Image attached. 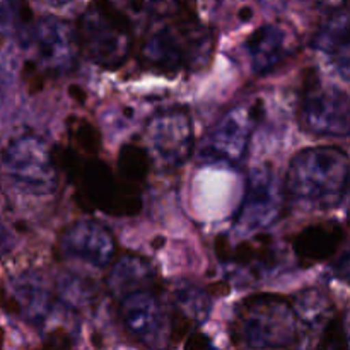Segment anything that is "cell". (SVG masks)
Listing matches in <instances>:
<instances>
[{
	"label": "cell",
	"instance_id": "cell-1",
	"mask_svg": "<svg viewBox=\"0 0 350 350\" xmlns=\"http://www.w3.org/2000/svg\"><path fill=\"white\" fill-rule=\"evenodd\" d=\"M212 29L187 10L178 16L157 19L139 46V60L147 70L173 75L204 68L214 53Z\"/></svg>",
	"mask_w": 350,
	"mask_h": 350
},
{
	"label": "cell",
	"instance_id": "cell-2",
	"mask_svg": "<svg viewBox=\"0 0 350 350\" xmlns=\"http://www.w3.org/2000/svg\"><path fill=\"white\" fill-rule=\"evenodd\" d=\"M350 159L337 147H308L291 159L284 188L287 202L304 211H330L347 195Z\"/></svg>",
	"mask_w": 350,
	"mask_h": 350
},
{
	"label": "cell",
	"instance_id": "cell-3",
	"mask_svg": "<svg viewBox=\"0 0 350 350\" xmlns=\"http://www.w3.org/2000/svg\"><path fill=\"white\" fill-rule=\"evenodd\" d=\"M58 150V166L77 187L82 205L116 217L139 214L142 208L140 188L125 183L96 156H84L74 147Z\"/></svg>",
	"mask_w": 350,
	"mask_h": 350
},
{
	"label": "cell",
	"instance_id": "cell-4",
	"mask_svg": "<svg viewBox=\"0 0 350 350\" xmlns=\"http://www.w3.org/2000/svg\"><path fill=\"white\" fill-rule=\"evenodd\" d=\"M231 340L241 349H287L299 344L293 303L280 294H256L238 303Z\"/></svg>",
	"mask_w": 350,
	"mask_h": 350
},
{
	"label": "cell",
	"instance_id": "cell-5",
	"mask_svg": "<svg viewBox=\"0 0 350 350\" xmlns=\"http://www.w3.org/2000/svg\"><path fill=\"white\" fill-rule=\"evenodd\" d=\"M77 34L81 51L103 68L116 70L132 55V24L109 0H96L81 14Z\"/></svg>",
	"mask_w": 350,
	"mask_h": 350
},
{
	"label": "cell",
	"instance_id": "cell-6",
	"mask_svg": "<svg viewBox=\"0 0 350 350\" xmlns=\"http://www.w3.org/2000/svg\"><path fill=\"white\" fill-rule=\"evenodd\" d=\"M2 167L7 178L27 195L44 197L58 187L57 152L33 133L16 137L7 144L2 152Z\"/></svg>",
	"mask_w": 350,
	"mask_h": 350
},
{
	"label": "cell",
	"instance_id": "cell-7",
	"mask_svg": "<svg viewBox=\"0 0 350 350\" xmlns=\"http://www.w3.org/2000/svg\"><path fill=\"white\" fill-rule=\"evenodd\" d=\"M301 129L317 137L342 139L350 135V96L335 85L323 84L317 72L304 77L299 98Z\"/></svg>",
	"mask_w": 350,
	"mask_h": 350
},
{
	"label": "cell",
	"instance_id": "cell-8",
	"mask_svg": "<svg viewBox=\"0 0 350 350\" xmlns=\"http://www.w3.org/2000/svg\"><path fill=\"white\" fill-rule=\"evenodd\" d=\"M126 334L144 347L161 349L171 344V311L159 294V286L135 291L116 299Z\"/></svg>",
	"mask_w": 350,
	"mask_h": 350
},
{
	"label": "cell",
	"instance_id": "cell-9",
	"mask_svg": "<svg viewBox=\"0 0 350 350\" xmlns=\"http://www.w3.org/2000/svg\"><path fill=\"white\" fill-rule=\"evenodd\" d=\"M146 144L157 170L183 166L195 149L193 123L187 109L171 108L154 115L146 125Z\"/></svg>",
	"mask_w": 350,
	"mask_h": 350
},
{
	"label": "cell",
	"instance_id": "cell-10",
	"mask_svg": "<svg viewBox=\"0 0 350 350\" xmlns=\"http://www.w3.org/2000/svg\"><path fill=\"white\" fill-rule=\"evenodd\" d=\"M260 105H239L229 109L202 140L198 157L204 163L239 164L248 152L253 130L258 123Z\"/></svg>",
	"mask_w": 350,
	"mask_h": 350
},
{
	"label": "cell",
	"instance_id": "cell-11",
	"mask_svg": "<svg viewBox=\"0 0 350 350\" xmlns=\"http://www.w3.org/2000/svg\"><path fill=\"white\" fill-rule=\"evenodd\" d=\"M286 200V188L272 167H255L246 180L245 197L234 219L236 229L256 232L270 228L282 217Z\"/></svg>",
	"mask_w": 350,
	"mask_h": 350
},
{
	"label": "cell",
	"instance_id": "cell-12",
	"mask_svg": "<svg viewBox=\"0 0 350 350\" xmlns=\"http://www.w3.org/2000/svg\"><path fill=\"white\" fill-rule=\"evenodd\" d=\"M31 48L34 64L46 74H65L72 70L81 50L79 34L64 19L46 16L34 23L31 29Z\"/></svg>",
	"mask_w": 350,
	"mask_h": 350
},
{
	"label": "cell",
	"instance_id": "cell-13",
	"mask_svg": "<svg viewBox=\"0 0 350 350\" xmlns=\"http://www.w3.org/2000/svg\"><path fill=\"white\" fill-rule=\"evenodd\" d=\"M58 255L65 262L85 269L103 270L115 260L116 243L108 228L91 219H82L62 232L58 239Z\"/></svg>",
	"mask_w": 350,
	"mask_h": 350
},
{
	"label": "cell",
	"instance_id": "cell-14",
	"mask_svg": "<svg viewBox=\"0 0 350 350\" xmlns=\"http://www.w3.org/2000/svg\"><path fill=\"white\" fill-rule=\"evenodd\" d=\"M297 50V34L293 27L269 23L253 31L245 41L248 64L256 75H265L286 64Z\"/></svg>",
	"mask_w": 350,
	"mask_h": 350
},
{
	"label": "cell",
	"instance_id": "cell-15",
	"mask_svg": "<svg viewBox=\"0 0 350 350\" xmlns=\"http://www.w3.org/2000/svg\"><path fill=\"white\" fill-rule=\"evenodd\" d=\"M211 297L193 284L180 282L170 294L171 344L198 330L211 313Z\"/></svg>",
	"mask_w": 350,
	"mask_h": 350
},
{
	"label": "cell",
	"instance_id": "cell-16",
	"mask_svg": "<svg viewBox=\"0 0 350 350\" xmlns=\"http://www.w3.org/2000/svg\"><path fill=\"white\" fill-rule=\"evenodd\" d=\"M297 320L299 344L306 347H317L327 328L337 317L334 314V304L330 297L320 289H304L296 294L293 301Z\"/></svg>",
	"mask_w": 350,
	"mask_h": 350
},
{
	"label": "cell",
	"instance_id": "cell-17",
	"mask_svg": "<svg viewBox=\"0 0 350 350\" xmlns=\"http://www.w3.org/2000/svg\"><path fill=\"white\" fill-rule=\"evenodd\" d=\"M313 46L335 74L350 82V10L332 14L318 29Z\"/></svg>",
	"mask_w": 350,
	"mask_h": 350
},
{
	"label": "cell",
	"instance_id": "cell-18",
	"mask_svg": "<svg viewBox=\"0 0 350 350\" xmlns=\"http://www.w3.org/2000/svg\"><path fill=\"white\" fill-rule=\"evenodd\" d=\"M345 229L337 221H323L301 229L293 239L294 255L304 263L325 262L337 255L345 239Z\"/></svg>",
	"mask_w": 350,
	"mask_h": 350
},
{
	"label": "cell",
	"instance_id": "cell-19",
	"mask_svg": "<svg viewBox=\"0 0 350 350\" xmlns=\"http://www.w3.org/2000/svg\"><path fill=\"white\" fill-rule=\"evenodd\" d=\"M108 293L113 299H120L135 291L147 289V287H157V275L154 267L147 258L133 253H125L120 258L113 260L111 269L106 277Z\"/></svg>",
	"mask_w": 350,
	"mask_h": 350
},
{
	"label": "cell",
	"instance_id": "cell-20",
	"mask_svg": "<svg viewBox=\"0 0 350 350\" xmlns=\"http://www.w3.org/2000/svg\"><path fill=\"white\" fill-rule=\"evenodd\" d=\"M219 255L222 260L248 270L255 275L270 272L277 265V250L272 236L262 234L250 241H243L229 248L224 239H219Z\"/></svg>",
	"mask_w": 350,
	"mask_h": 350
},
{
	"label": "cell",
	"instance_id": "cell-21",
	"mask_svg": "<svg viewBox=\"0 0 350 350\" xmlns=\"http://www.w3.org/2000/svg\"><path fill=\"white\" fill-rule=\"evenodd\" d=\"M19 310L33 323H43L51 310V297L44 284L36 275L19 277L14 282Z\"/></svg>",
	"mask_w": 350,
	"mask_h": 350
},
{
	"label": "cell",
	"instance_id": "cell-22",
	"mask_svg": "<svg viewBox=\"0 0 350 350\" xmlns=\"http://www.w3.org/2000/svg\"><path fill=\"white\" fill-rule=\"evenodd\" d=\"M150 154L147 147L137 144H125L118 152V174L130 187L140 188L149 176Z\"/></svg>",
	"mask_w": 350,
	"mask_h": 350
},
{
	"label": "cell",
	"instance_id": "cell-23",
	"mask_svg": "<svg viewBox=\"0 0 350 350\" xmlns=\"http://www.w3.org/2000/svg\"><path fill=\"white\" fill-rule=\"evenodd\" d=\"M68 133H70V140L75 150H79L84 156H96L98 154L99 147H101V135L88 120L72 116L70 122H68Z\"/></svg>",
	"mask_w": 350,
	"mask_h": 350
},
{
	"label": "cell",
	"instance_id": "cell-24",
	"mask_svg": "<svg viewBox=\"0 0 350 350\" xmlns=\"http://www.w3.org/2000/svg\"><path fill=\"white\" fill-rule=\"evenodd\" d=\"M58 294L67 306L84 308L94 299V287L91 280L81 279V277H67L58 286Z\"/></svg>",
	"mask_w": 350,
	"mask_h": 350
},
{
	"label": "cell",
	"instance_id": "cell-25",
	"mask_svg": "<svg viewBox=\"0 0 350 350\" xmlns=\"http://www.w3.org/2000/svg\"><path fill=\"white\" fill-rule=\"evenodd\" d=\"M130 9L135 12H144L154 21L166 19L183 12L181 0H129Z\"/></svg>",
	"mask_w": 350,
	"mask_h": 350
},
{
	"label": "cell",
	"instance_id": "cell-26",
	"mask_svg": "<svg viewBox=\"0 0 350 350\" xmlns=\"http://www.w3.org/2000/svg\"><path fill=\"white\" fill-rule=\"evenodd\" d=\"M332 270H334V273L338 279L344 280L345 284H350V234L345 236L340 250L334 256Z\"/></svg>",
	"mask_w": 350,
	"mask_h": 350
},
{
	"label": "cell",
	"instance_id": "cell-27",
	"mask_svg": "<svg viewBox=\"0 0 350 350\" xmlns=\"http://www.w3.org/2000/svg\"><path fill=\"white\" fill-rule=\"evenodd\" d=\"M212 342L208 340L205 335L198 334V332H193L187 337V342H185V347L187 349H204V347H211Z\"/></svg>",
	"mask_w": 350,
	"mask_h": 350
},
{
	"label": "cell",
	"instance_id": "cell-28",
	"mask_svg": "<svg viewBox=\"0 0 350 350\" xmlns=\"http://www.w3.org/2000/svg\"><path fill=\"white\" fill-rule=\"evenodd\" d=\"M340 328L345 349H350V310L340 317Z\"/></svg>",
	"mask_w": 350,
	"mask_h": 350
},
{
	"label": "cell",
	"instance_id": "cell-29",
	"mask_svg": "<svg viewBox=\"0 0 350 350\" xmlns=\"http://www.w3.org/2000/svg\"><path fill=\"white\" fill-rule=\"evenodd\" d=\"M306 2L313 3L317 7H335L342 2V0H306Z\"/></svg>",
	"mask_w": 350,
	"mask_h": 350
},
{
	"label": "cell",
	"instance_id": "cell-30",
	"mask_svg": "<svg viewBox=\"0 0 350 350\" xmlns=\"http://www.w3.org/2000/svg\"><path fill=\"white\" fill-rule=\"evenodd\" d=\"M43 3H46V5L50 7H64L67 5V3H72L74 0H41Z\"/></svg>",
	"mask_w": 350,
	"mask_h": 350
}]
</instances>
